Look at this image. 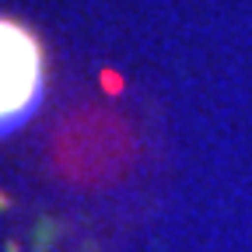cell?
<instances>
[{"mask_svg":"<svg viewBox=\"0 0 252 252\" xmlns=\"http://www.w3.org/2000/svg\"><path fill=\"white\" fill-rule=\"evenodd\" d=\"M42 91V49L32 32L0 18V130L14 126Z\"/></svg>","mask_w":252,"mask_h":252,"instance_id":"cell-1","label":"cell"}]
</instances>
